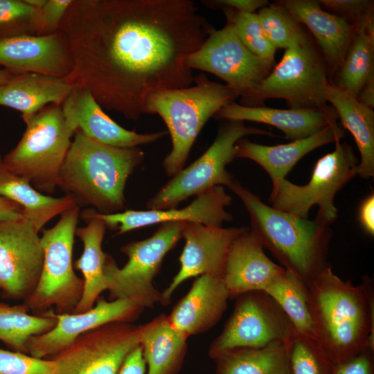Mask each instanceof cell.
Wrapping results in <instances>:
<instances>
[{"label": "cell", "instance_id": "45", "mask_svg": "<svg viewBox=\"0 0 374 374\" xmlns=\"http://www.w3.org/2000/svg\"><path fill=\"white\" fill-rule=\"evenodd\" d=\"M211 2L222 6L223 8L248 13H254L255 10H260L269 4L267 0H217Z\"/></svg>", "mask_w": 374, "mask_h": 374}, {"label": "cell", "instance_id": "39", "mask_svg": "<svg viewBox=\"0 0 374 374\" xmlns=\"http://www.w3.org/2000/svg\"><path fill=\"white\" fill-rule=\"evenodd\" d=\"M55 366L51 358L0 348V374H54Z\"/></svg>", "mask_w": 374, "mask_h": 374}, {"label": "cell", "instance_id": "34", "mask_svg": "<svg viewBox=\"0 0 374 374\" xmlns=\"http://www.w3.org/2000/svg\"><path fill=\"white\" fill-rule=\"evenodd\" d=\"M264 292L279 305L296 332L316 339L308 289L293 274L285 270Z\"/></svg>", "mask_w": 374, "mask_h": 374}, {"label": "cell", "instance_id": "35", "mask_svg": "<svg viewBox=\"0 0 374 374\" xmlns=\"http://www.w3.org/2000/svg\"><path fill=\"white\" fill-rule=\"evenodd\" d=\"M256 15L266 37L276 48L287 49L310 38L301 24L279 3H269Z\"/></svg>", "mask_w": 374, "mask_h": 374}, {"label": "cell", "instance_id": "25", "mask_svg": "<svg viewBox=\"0 0 374 374\" xmlns=\"http://www.w3.org/2000/svg\"><path fill=\"white\" fill-rule=\"evenodd\" d=\"M344 136V129L337 123L329 125L312 136L286 144L269 146L241 139L235 144V157L257 163L274 184L285 179L303 157L323 145L341 141Z\"/></svg>", "mask_w": 374, "mask_h": 374}, {"label": "cell", "instance_id": "49", "mask_svg": "<svg viewBox=\"0 0 374 374\" xmlns=\"http://www.w3.org/2000/svg\"><path fill=\"white\" fill-rule=\"evenodd\" d=\"M13 75L6 69H0V85L7 82Z\"/></svg>", "mask_w": 374, "mask_h": 374}, {"label": "cell", "instance_id": "12", "mask_svg": "<svg viewBox=\"0 0 374 374\" xmlns=\"http://www.w3.org/2000/svg\"><path fill=\"white\" fill-rule=\"evenodd\" d=\"M186 63L192 70L206 71L223 80L242 97V105L275 66L252 53L227 19L222 28H211L203 44L188 57Z\"/></svg>", "mask_w": 374, "mask_h": 374}, {"label": "cell", "instance_id": "7", "mask_svg": "<svg viewBox=\"0 0 374 374\" xmlns=\"http://www.w3.org/2000/svg\"><path fill=\"white\" fill-rule=\"evenodd\" d=\"M80 213L78 206L73 207L60 215L54 226L42 232L41 276L33 293L22 302L33 314H42L52 308L57 314H71L82 297L84 280L75 274L72 261Z\"/></svg>", "mask_w": 374, "mask_h": 374}, {"label": "cell", "instance_id": "9", "mask_svg": "<svg viewBox=\"0 0 374 374\" xmlns=\"http://www.w3.org/2000/svg\"><path fill=\"white\" fill-rule=\"evenodd\" d=\"M335 143V150L317 161L308 184L297 185L285 178L272 184L269 199L272 207L308 218L311 208L317 205L318 213L328 224L337 220L335 197L357 175L359 159L347 143Z\"/></svg>", "mask_w": 374, "mask_h": 374}, {"label": "cell", "instance_id": "28", "mask_svg": "<svg viewBox=\"0 0 374 374\" xmlns=\"http://www.w3.org/2000/svg\"><path fill=\"white\" fill-rule=\"evenodd\" d=\"M80 217L86 221L87 225L75 230V235L83 244V251L73 267L82 274L84 289L80 301L71 314L82 313L91 309L100 294L107 290L104 275L106 253L102 249L107 226L103 221L84 211L80 213Z\"/></svg>", "mask_w": 374, "mask_h": 374}, {"label": "cell", "instance_id": "38", "mask_svg": "<svg viewBox=\"0 0 374 374\" xmlns=\"http://www.w3.org/2000/svg\"><path fill=\"white\" fill-rule=\"evenodd\" d=\"M40 10L24 0H0V33L4 37L39 35Z\"/></svg>", "mask_w": 374, "mask_h": 374}, {"label": "cell", "instance_id": "1", "mask_svg": "<svg viewBox=\"0 0 374 374\" xmlns=\"http://www.w3.org/2000/svg\"><path fill=\"white\" fill-rule=\"evenodd\" d=\"M211 28L190 0H72L59 28L72 63L64 79L138 120L152 93L192 85L186 60Z\"/></svg>", "mask_w": 374, "mask_h": 374}, {"label": "cell", "instance_id": "16", "mask_svg": "<svg viewBox=\"0 0 374 374\" xmlns=\"http://www.w3.org/2000/svg\"><path fill=\"white\" fill-rule=\"evenodd\" d=\"M247 230L245 227L223 228L186 222L181 233L185 245L179 259L180 268L161 292L160 303L168 305L175 290L190 278L209 275L222 279L230 247Z\"/></svg>", "mask_w": 374, "mask_h": 374}, {"label": "cell", "instance_id": "31", "mask_svg": "<svg viewBox=\"0 0 374 374\" xmlns=\"http://www.w3.org/2000/svg\"><path fill=\"white\" fill-rule=\"evenodd\" d=\"M216 374H290L285 343L262 348H239L214 358Z\"/></svg>", "mask_w": 374, "mask_h": 374}, {"label": "cell", "instance_id": "44", "mask_svg": "<svg viewBox=\"0 0 374 374\" xmlns=\"http://www.w3.org/2000/svg\"><path fill=\"white\" fill-rule=\"evenodd\" d=\"M146 364L141 345L125 358L117 374H145Z\"/></svg>", "mask_w": 374, "mask_h": 374}, {"label": "cell", "instance_id": "20", "mask_svg": "<svg viewBox=\"0 0 374 374\" xmlns=\"http://www.w3.org/2000/svg\"><path fill=\"white\" fill-rule=\"evenodd\" d=\"M62 109L67 124L75 132L80 130L106 145L136 148L153 143L167 134L164 131L139 134L123 128L106 114L87 90L78 87H73Z\"/></svg>", "mask_w": 374, "mask_h": 374}, {"label": "cell", "instance_id": "3", "mask_svg": "<svg viewBox=\"0 0 374 374\" xmlns=\"http://www.w3.org/2000/svg\"><path fill=\"white\" fill-rule=\"evenodd\" d=\"M242 200L248 211L249 230L308 289L328 265L326 262L332 232L317 213L313 220L276 209L235 179L228 187Z\"/></svg>", "mask_w": 374, "mask_h": 374}, {"label": "cell", "instance_id": "24", "mask_svg": "<svg viewBox=\"0 0 374 374\" xmlns=\"http://www.w3.org/2000/svg\"><path fill=\"white\" fill-rule=\"evenodd\" d=\"M214 117L228 121H249L270 125L281 130L289 140L312 136L329 125L337 124V114L328 109L249 107L233 102L219 110Z\"/></svg>", "mask_w": 374, "mask_h": 374}, {"label": "cell", "instance_id": "33", "mask_svg": "<svg viewBox=\"0 0 374 374\" xmlns=\"http://www.w3.org/2000/svg\"><path fill=\"white\" fill-rule=\"evenodd\" d=\"M56 323L52 310L33 314L24 303L10 305L0 301V341L13 351L28 354L29 339L50 331Z\"/></svg>", "mask_w": 374, "mask_h": 374}, {"label": "cell", "instance_id": "21", "mask_svg": "<svg viewBox=\"0 0 374 374\" xmlns=\"http://www.w3.org/2000/svg\"><path fill=\"white\" fill-rule=\"evenodd\" d=\"M315 38L326 62L330 80L337 75L359 23L328 12L317 1H278Z\"/></svg>", "mask_w": 374, "mask_h": 374}, {"label": "cell", "instance_id": "27", "mask_svg": "<svg viewBox=\"0 0 374 374\" xmlns=\"http://www.w3.org/2000/svg\"><path fill=\"white\" fill-rule=\"evenodd\" d=\"M326 99L335 110L342 126L353 135L360 154L357 175L364 179L374 176V112L348 91L331 82Z\"/></svg>", "mask_w": 374, "mask_h": 374}, {"label": "cell", "instance_id": "43", "mask_svg": "<svg viewBox=\"0 0 374 374\" xmlns=\"http://www.w3.org/2000/svg\"><path fill=\"white\" fill-rule=\"evenodd\" d=\"M358 221L364 231L370 236L374 235V193H369L359 204Z\"/></svg>", "mask_w": 374, "mask_h": 374}, {"label": "cell", "instance_id": "36", "mask_svg": "<svg viewBox=\"0 0 374 374\" xmlns=\"http://www.w3.org/2000/svg\"><path fill=\"white\" fill-rule=\"evenodd\" d=\"M285 346L290 374H333L334 363L316 339L294 329Z\"/></svg>", "mask_w": 374, "mask_h": 374}, {"label": "cell", "instance_id": "11", "mask_svg": "<svg viewBox=\"0 0 374 374\" xmlns=\"http://www.w3.org/2000/svg\"><path fill=\"white\" fill-rule=\"evenodd\" d=\"M251 134L274 136L270 132L246 126L243 121H229L221 127L206 151L183 168L147 203L150 210L172 208L192 195H198L215 186L227 188L234 178L226 167L235 157V144Z\"/></svg>", "mask_w": 374, "mask_h": 374}, {"label": "cell", "instance_id": "41", "mask_svg": "<svg viewBox=\"0 0 374 374\" xmlns=\"http://www.w3.org/2000/svg\"><path fill=\"white\" fill-rule=\"evenodd\" d=\"M71 2L72 0H47L40 10L39 35H48L59 30Z\"/></svg>", "mask_w": 374, "mask_h": 374}, {"label": "cell", "instance_id": "48", "mask_svg": "<svg viewBox=\"0 0 374 374\" xmlns=\"http://www.w3.org/2000/svg\"><path fill=\"white\" fill-rule=\"evenodd\" d=\"M29 6L41 10L46 4L47 0H24Z\"/></svg>", "mask_w": 374, "mask_h": 374}, {"label": "cell", "instance_id": "18", "mask_svg": "<svg viewBox=\"0 0 374 374\" xmlns=\"http://www.w3.org/2000/svg\"><path fill=\"white\" fill-rule=\"evenodd\" d=\"M143 308L126 299L110 301L100 296L94 306L78 314H57L55 326L50 331L32 337L27 345L28 353L37 358L50 357L69 346L80 335L112 322L132 323Z\"/></svg>", "mask_w": 374, "mask_h": 374}, {"label": "cell", "instance_id": "13", "mask_svg": "<svg viewBox=\"0 0 374 374\" xmlns=\"http://www.w3.org/2000/svg\"><path fill=\"white\" fill-rule=\"evenodd\" d=\"M293 330L283 311L267 293L246 292L235 298L233 312L209 347V356L214 359L234 348L285 344Z\"/></svg>", "mask_w": 374, "mask_h": 374}, {"label": "cell", "instance_id": "32", "mask_svg": "<svg viewBox=\"0 0 374 374\" xmlns=\"http://www.w3.org/2000/svg\"><path fill=\"white\" fill-rule=\"evenodd\" d=\"M374 73V15L367 14L359 22L337 74L338 87L355 97Z\"/></svg>", "mask_w": 374, "mask_h": 374}, {"label": "cell", "instance_id": "4", "mask_svg": "<svg viewBox=\"0 0 374 374\" xmlns=\"http://www.w3.org/2000/svg\"><path fill=\"white\" fill-rule=\"evenodd\" d=\"M143 159L138 147L106 145L77 130L57 186L72 195L78 206L91 205L102 214L118 213L124 208L127 179Z\"/></svg>", "mask_w": 374, "mask_h": 374}, {"label": "cell", "instance_id": "42", "mask_svg": "<svg viewBox=\"0 0 374 374\" xmlns=\"http://www.w3.org/2000/svg\"><path fill=\"white\" fill-rule=\"evenodd\" d=\"M333 374H374V350L369 348L348 359L335 363Z\"/></svg>", "mask_w": 374, "mask_h": 374}, {"label": "cell", "instance_id": "29", "mask_svg": "<svg viewBox=\"0 0 374 374\" xmlns=\"http://www.w3.org/2000/svg\"><path fill=\"white\" fill-rule=\"evenodd\" d=\"M188 338L175 329L163 314L143 324L140 345L148 374H177L188 350Z\"/></svg>", "mask_w": 374, "mask_h": 374}, {"label": "cell", "instance_id": "26", "mask_svg": "<svg viewBox=\"0 0 374 374\" xmlns=\"http://www.w3.org/2000/svg\"><path fill=\"white\" fill-rule=\"evenodd\" d=\"M73 88L57 77L33 73L14 75L0 85V105L21 112L24 120L47 105H62Z\"/></svg>", "mask_w": 374, "mask_h": 374}, {"label": "cell", "instance_id": "22", "mask_svg": "<svg viewBox=\"0 0 374 374\" xmlns=\"http://www.w3.org/2000/svg\"><path fill=\"white\" fill-rule=\"evenodd\" d=\"M285 269L265 253L260 240L247 229L232 242L222 277L230 299L265 290Z\"/></svg>", "mask_w": 374, "mask_h": 374}, {"label": "cell", "instance_id": "37", "mask_svg": "<svg viewBox=\"0 0 374 374\" xmlns=\"http://www.w3.org/2000/svg\"><path fill=\"white\" fill-rule=\"evenodd\" d=\"M226 19L231 22L244 46L255 55L275 65L276 48L266 37L256 13H248L223 8Z\"/></svg>", "mask_w": 374, "mask_h": 374}, {"label": "cell", "instance_id": "8", "mask_svg": "<svg viewBox=\"0 0 374 374\" xmlns=\"http://www.w3.org/2000/svg\"><path fill=\"white\" fill-rule=\"evenodd\" d=\"M185 223H162L150 238L122 246L121 251L128 260L121 268L105 253L104 275L112 300H129L143 309L161 303V292L154 287L153 280L166 253L181 238Z\"/></svg>", "mask_w": 374, "mask_h": 374}, {"label": "cell", "instance_id": "47", "mask_svg": "<svg viewBox=\"0 0 374 374\" xmlns=\"http://www.w3.org/2000/svg\"><path fill=\"white\" fill-rule=\"evenodd\" d=\"M357 99L364 105L373 109L374 107V73L369 76L362 89Z\"/></svg>", "mask_w": 374, "mask_h": 374}, {"label": "cell", "instance_id": "40", "mask_svg": "<svg viewBox=\"0 0 374 374\" xmlns=\"http://www.w3.org/2000/svg\"><path fill=\"white\" fill-rule=\"evenodd\" d=\"M317 2L323 9L355 24L373 11V1L370 0H319Z\"/></svg>", "mask_w": 374, "mask_h": 374}, {"label": "cell", "instance_id": "17", "mask_svg": "<svg viewBox=\"0 0 374 374\" xmlns=\"http://www.w3.org/2000/svg\"><path fill=\"white\" fill-rule=\"evenodd\" d=\"M231 197L222 186H215L197 195L186 207L161 210H127L112 214H102L89 209L84 211L88 215L104 222L107 228L118 231L117 235L130 231L168 222L200 223L208 226H222L233 219L225 207L231 203Z\"/></svg>", "mask_w": 374, "mask_h": 374}, {"label": "cell", "instance_id": "10", "mask_svg": "<svg viewBox=\"0 0 374 374\" xmlns=\"http://www.w3.org/2000/svg\"><path fill=\"white\" fill-rule=\"evenodd\" d=\"M331 82L323 57L310 38L285 49L244 106L258 107L266 99L282 98L291 108L328 109L325 93Z\"/></svg>", "mask_w": 374, "mask_h": 374}, {"label": "cell", "instance_id": "6", "mask_svg": "<svg viewBox=\"0 0 374 374\" xmlns=\"http://www.w3.org/2000/svg\"><path fill=\"white\" fill-rule=\"evenodd\" d=\"M24 121L21 139L3 161L39 193L53 194L75 132L65 120L62 105H47Z\"/></svg>", "mask_w": 374, "mask_h": 374}, {"label": "cell", "instance_id": "19", "mask_svg": "<svg viewBox=\"0 0 374 374\" xmlns=\"http://www.w3.org/2000/svg\"><path fill=\"white\" fill-rule=\"evenodd\" d=\"M0 65L12 75L33 73L65 78L72 63L66 39L60 31L0 39Z\"/></svg>", "mask_w": 374, "mask_h": 374}, {"label": "cell", "instance_id": "15", "mask_svg": "<svg viewBox=\"0 0 374 374\" xmlns=\"http://www.w3.org/2000/svg\"><path fill=\"white\" fill-rule=\"evenodd\" d=\"M38 233L25 215L0 220L1 296L23 302L35 289L44 262Z\"/></svg>", "mask_w": 374, "mask_h": 374}, {"label": "cell", "instance_id": "14", "mask_svg": "<svg viewBox=\"0 0 374 374\" xmlns=\"http://www.w3.org/2000/svg\"><path fill=\"white\" fill-rule=\"evenodd\" d=\"M143 325L112 322L77 337L60 353L54 374H117L127 356L141 344Z\"/></svg>", "mask_w": 374, "mask_h": 374}, {"label": "cell", "instance_id": "30", "mask_svg": "<svg viewBox=\"0 0 374 374\" xmlns=\"http://www.w3.org/2000/svg\"><path fill=\"white\" fill-rule=\"evenodd\" d=\"M0 197L19 204L38 231L54 217L78 206L71 195L53 197L39 193L26 179L8 170L1 157Z\"/></svg>", "mask_w": 374, "mask_h": 374}, {"label": "cell", "instance_id": "23", "mask_svg": "<svg viewBox=\"0 0 374 374\" xmlns=\"http://www.w3.org/2000/svg\"><path fill=\"white\" fill-rule=\"evenodd\" d=\"M229 299L222 278L201 275L167 318L175 329L188 337L199 335L217 324L227 308Z\"/></svg>", "mask_w": 374, "mask_h": 374}, {"label": "cell", "instance_id": "46", "mask_svg": "<svg viewBox=\"0 0 374 374\" xmlns=\"http://www.w3.org/2000/svg\"><path fill=\"white\" fill-rule=\"evenodd\" d=\"M23 215V208L19 204L0 197V220L14 219Z\"/></svg>", "mask_w": 374, "mask_h": 374}, {"label": "cell", "instance_id": "2", "mask_svg": "<svg viewBox=\"0 0 374 374\" xmlns=\"http://www.w3.org/2000/svg\"><path fill=\"white\" fill-rule=\"evenodd\" d=\"M316 340L335 364L367 348L374 350V296L371 279L354 285L328 265L308 288Z\"/></svg>", "mask_w": 374, "mask_h": 374}, {"label": "cell", "instance_id": "5", "mask_svg": "<svg viewBox=\"0 0 374 374\" xmlns=\"http://www.w3.org/2000/svg\"><path fill=\"white\" fill-rule=\"evenodd\" d=\"M194 85L152 93L148 114H157L170 134L172 148L163 161L166 173L174 177L184 168L190 150L207 121L238 97L228 85L211 81L204 74Z\"/></svg>", "mask_w": 374, "mask_h": 374}]
</instances>
